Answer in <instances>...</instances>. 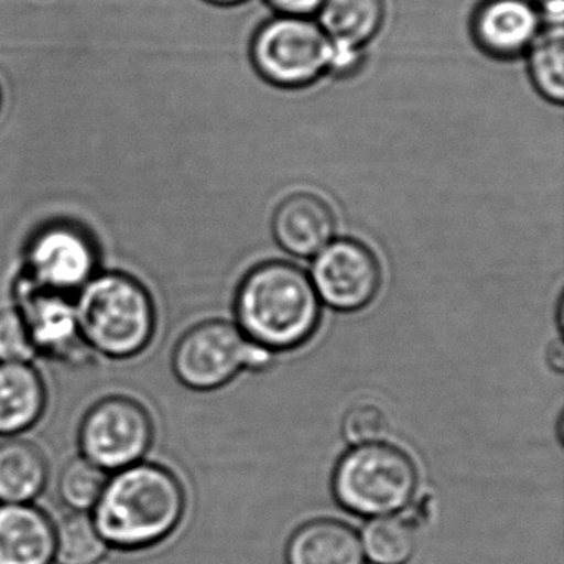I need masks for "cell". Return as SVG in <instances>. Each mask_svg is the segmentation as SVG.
Instances as JSON below:
<instances>
[{
  "label": "cell",
  "mask_w": 564,
  "mask_h": 564,
  "mask_svg": "<svg viewBox=\"0 0 564 564\" xmlns=\"http://www.w3.org/2000/svg\"><path fill=\"white\" fill-rule=\"evenodd\" d=\"M47 389L31 362H0V435L14 437L44 414Z\"/></svg>",
  "instance_id": "9a60e30c"
},
{
  "label": "cell",
  "mask_w": 564,
  "mask_h": 564,
  "mask_svg": "<svg viewBox=\"0 0 564 564\" xmlns=\"http://www.w3.org/2000/svg\"><path fill=\"white\" fill-rule=\"evenodd\" d=\"M550 365L553 366V368L556 369L557 372H561V369H563V348H561L560 343H556V345L551 346Z\"/></svg>",
  "instance_id": "4316f807"
},
{
  "label": "cell",
  "mask_w": 564,
  "mask_h": 564,
  "mask_svg": "<svg viewBox=\"0 0 564 564\" xmlns=\"http://www.w3.org/2000/svg\"><path fill=\"white\" fill-rule=\"evenodd\" d=\"M14 299L39 355L72 365L87 359L90 349L82 338L72 296L35 285L22 273L15 282Z\"/></svg>",
  "instance_id": "30bf717a"
},
{
  "label": "cell",
  "mask_w": 564,
  "mask_h": 564,
  "mask_svg": "<svg viewBox=\"0 0 564 564\" xmlns=\"http://www.w3.org/2000/svg\"><path fill=\"white\" fill-rule=\"evenodd\" d=\"M267 2L283 15H296V18L313 14L325 4V0H267Z\"/></svg>",
  "instance_id": "cb8c5ba5"
},
{
  "label": "cell",
  "mask_w": 564,
  "mask_h": 564,
  "mask_svg": "<svg viewBox=\"0 0 564 564\" xmlns=\"http://www.w3.org/2000/svg\"><path fill=\"white\" fill-rule=\"evenodd\" d=\"M534 6L547 25H563V0H536Z\"/></svg>",
  "instance_id": "d4e9b609"
},
{
  "label": "cell",
  "mask_w": 564,
  "mask_h": 564,
  "mask_svg": "<svg viewBox=\"0 0 564 564\" xmlns=\"http://www.w3.org/2000/svg\"><path fill=\"white\" fill-rule=\"evenodd\" d=\"M55 524L32 503H0V564H51Z\"/></svg>",
  "instance_id": "4fadbf2b"
},
{
  "label": "cell",
  "mask_w": 564,
  "mask_h": 564,
  "mask_svg": "<svg viewBox=\"0 0 564 564\" xmlns=\"http://www.w3.org/2000/svg\"><path fill=\"white\" fill-rule=\"evenodd\" d=\"M362 550L372 564H405L415 551V528L409 518H376L362 531Z\"/></svg>",
  "instance_id": "d6986e66"
},
{
  "label": "cell",
  "mask_w": 564,
  "mask_h": 564,
  "mask_svg": "<svg viewBox=\"0 0 564 564\" xmlns=\"http://www.w3.org/2000/svg\"><path fill=\"white\" fill-rule=\"evenodd\" d=\"M530 72L538 91L553 104H563V25H547L530 47Z\"/></svg>",
  "instance_id": "ffe728a7"
},
{
  "label": "cell",
  "mask_w": 564,
  "mask_h": 564,
  "mask_svg": "<svg viewBox=\"0 0 564 564\" xmlns=\"http://www.w3.org/2000/svg\"><path fill=\"white\" fill-rule=\"evenodd\" d=\"M236 316L253 345L292 351L315 335L322 303L305 270L283 260L253 267L237 289Z\"/></svg>",
  "instance_id": "7a4b0ae2"
},
{
  "label": "cell",
  "mask_w": 564,
  "mask_h": 564,
  "mask_svg": "<svg viewBox=\"0 0 564 564\" xmlns=\"http://www.w3.org/2000/svg\"><path fill=\"white\" fill-rule=\"evenodd\" d=\"M154 425L141 402L124 395L101 399L78 431L82 457L107 471L138 464L153 444Z\"/></svg>",
  "instance_id": "8992f818"
},
{
  "label": "cell",
  "mask_w": 564,
  "mask_h": 564,
  "mask_svg": "<svg viewBox=\"0 0 564 564\" xmlns=\"http://www.w3.org/2000/svg\"><path fill=\"white\" fill-rule=\"evenodd\" d=\"M270 362H272V352L269 349L262 348V346L250 343L249 355H247L246 361L247 368L260 371V369L267 368Z\"/></svg>",
  "instance_id": "484cf974"
},
{
  "label": "cell",
  "mask_w": 564,
  "mask_h": 564,
  "mask_svg": "<svg viewBox=\"0 0 564 564\" xmlns=\"http://www.w3.org/2000/svg\"><path fill=\"white\" fill-rule=\"evenodd\" d=\"M312 282L329 308L358 312L378 295L382 282L381 265L365 243L339 239L316 253Z\"/></svg>",
  "instance_id": "9c48e42d"
},
{
  "label": "cell",
  "mask_w": 564,
  "mask_h": 564,
  "mask_svg": "<svg viewBox=\"0 0 564 564\" xmlns=\"http://www.w3.org/2000/svg\"><path fill=\"white\" fill-rule=\"evenodd\" d=\"M107 550L91 513L70 511L55 524L54 560L58 564H98Z\"/></svg>",
  "instance_id": "ac0fdd59"
},
{
  "label": "cell",
  "mask_w": 564,
  "mask_h": 564,
  "mask_svg": "<svg viewBox=\"0 0 564 564\" xmlns=\"http://www.w3.org/2000/svg\"><path fill=\"white\" fill-rule=\"evenodd\" d=\"M47 480V458L34 442L9 438L0 444V503H32Z\"/></svg>",
  "instance_id": "2e32d148"
},
{
  "label": "cell",
  "mask_w": 564,
  "mask_h": 564,
  "mask_svg": "<svg viewBox=\"0 0 564 564\" xmlns=\"http://www.w3.org/2000/svg\"><path fill=\"white\" fill-rule=\"evenodd\" d=\"M206 2L214 6H236L243 2V0H206Z\"/></svg>",
  "instance_id": "83f0119b"
},
{
  "label": "cell",
  "mask_w": 564,
  "mask_h": 564,
  "mask_svg": "<svg viewBox=\"0 0 564 564\" xmlns=\"http://www.w3.org/2000/svg\"><path fill=\"white\" fill-rule=\"evenodd\" d=\"M98 256L94 240L67 223L39 230L25 249L24 275L52 292L72 296L97 275Z\"/></svg>",
  "instance_id": "ba28073f"
},
{
  "label": "cell",
  "mask_w": 564,
  "mask_h": 564,
  "mask_svg": "<svg viewBox=\"0 0 564 564\" xmlns=\"http://www.w3.org/2000/svg\"><path fill=\"white\" fill-rule=\"evenodd\" d=\"M343 435L352 445L372 444L384 437L388 421L381 409L376 405L361 404L349 409L343 419Z\"/></svg>",
  "instance_id": "603a6c76"
},
{
  "label": "cell",
  "mask_w": 564,
  "mask_h": 564,
  "mask_svg": "<svg viewBox=\"0 0 564 564\" xmlns=\"http://www.w3.org/2000/svg\"><path fill=\"white\" fill-rule=\"evenodd\" d=\"M541 15L531 0H484L471 19V34L485 54L513 58L540 35Z\"/></svg>",
  "instance_id": "8fae6325"
},
{
  "label": "cell",
  "mask_w": 564,
  "mask_h": 564,
  "mask_svg": "<svg viewBox=\"0 0 564 564\" xmlns=\"http://www.w3.org/2000/svg\"><path fill=\"white\" fill-rule=\"evenodd\" d=\"M332 51V42L315 22L279 15L257 31L252 62L270 84L300 88L312 85L328 70Z\"/></svg>",
  "instance_id": "5b68a950"
},
{
  "label": "cell",
  "mask_w": 564,
  "mask_h": 564,
  "mask_svg": "<svg viewBox=\"0 0 564 564\" xmlns=\"http://www.w3.org/2000/svg\"><path fill=\"white\" fill-rule=\"evenodd\" d=\"M273 237L286 252L313 257L332 242L336 230L332 207L310 193L286 197L273 214Z\"/></svg>",
  "instance_id": "7c38bea8"
},
{
  "label": "cell",
  "mask_w": 564,
  "mask_h": 564,
  "mask_svg": "<svg viewBox=\"0 0 564 564\" xmlns=\"http://www.w3.org/2000/svg\"><path fill=\"white\" fill-rule=\"evenodd\" d=\"M286 564H365V550L349 524L319 518L292 534L286 544Z\"/></svg>",
  "instance_id": "5bb4252c"
},
{
  "label": "cell",
  "mask_w": 564,
  "mask_h": 564,
  "mask_svg": "<svg viewBox=\"0 0 564 564\" xmlns=\"http://www.w3.org/2000/svg\"><path fill=\"white\" fill-rule=\"evenodd\" d=\"M249 348L250 343L232 323H199L184 333L174 348V375L196 391L223 388L246 366Z\"/></svg>",
  "instance_id": "52a82bcc"
},
{
  "label": "cell",
  "mask_w": 564,
  "mask_h": 564,
  "mask_svg": "<svg viewBox=\"0 0 564 564\" xmlns=\"http://www.w3.org/2000/svg\"><path fill=\"white\" fill-rule=\"evenodd\" d=\"M39 352L15 308L0 312V362H31Z\"/></svg>",
  "instance_id": "7402d4cb"
},
{
  "label": "cell",
  "mask_w": 564,
  "mask_h": 564,
  "mask_svg": "<svg viewBox=\"0 0 564 564\" xmlns=\"http://www.w3.org/2000/svg\"><path fill=\"white\" fill-rule=\"evenodd\" d=\"M184 510L186 494L176 475L161 465L138 462L108 477L91 518L108 546L134 551L170 536Z\"/></svg>",
  "instance_id": "6da1fadb"
},
{
  "label": "cell",
  "mask_w": 564,
  "mask_h": 564,
  "mask_svg": "<svg viewBox=\"0 0 564 564\" xmlns=\"http://www.w3.org/2000/svg\"><path fill=\"white\" fill-rule=\"evenodd\" d=\"M82 338L107 358L140 355L154 335L156 310L150 292L131 275H95L75 300Z\"/></svg>",
  "instance_id": "3957f363"
},
{
  "label": "cell",
  "mask_w": 564,
  "mask_h": 564,
  "mask_svg": "<svg viewBox=\"0 0 564 564\" xmlns=\"http://www.w3.org/2000/svg\"><path fill=\"white\" fill-rule=\"evenodd\" d=\"M417 484V467L404 451L372 442L356 445L339 458L333 495L349 513L386 517L411 503Z\"/></svg>",
  "instance_id": "277c9868"
},
{
  "label": "cell",
  "mask_w": 564,
  "mask_h": 564,
  "mask_svg": "<svg viewBox=\"0 0 564 564\" xmlns=\"http://www.w3.org/2000/svg\"><path fill=\"white\" fill-rule=\"evenodd\" d=\"M322 31L335 47L359 51L384 21V0H325Z\"/></svg>",
  "instance_id": "e0dca14e"
},
{
  "label": "cell",
  "mask_w": 564,
  "mask_h": 564,
  "mask_svg": "<svg viewBox=\"0 0 564 564\" xmlns=\"http://www.w3.org/2000/svg\"><path fill=\"white\" fill-rule=\"evenodd\" d=\"M108 471L85 457L72 458L58 477V495L72 511L94 510L104 494Z\"/></svg>",
  "instance_id": "44dd1931"
}]
</instances>
